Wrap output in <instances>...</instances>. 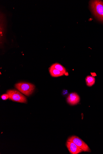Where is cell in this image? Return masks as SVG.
<instances>
[{"label":"cell","mask_w":103,"mask_h":154,"mask_svg":"<svg viewBox=\"0 0 103 154\" xmlns=\"http://www.w3.org/2000/svg\"><path fill=\"white\" fill-rule=\"evenodd\" d=\"M90 5L94 15L99 20L103 22V2L92 1Z\"/></svg>","instance_id":"6da1fadb"},{"label":"cell","mask_w":103,"mask_h":154,"mask_svg":"<svg viewBox=\"0 0 103 154\" xmlns=\"http://www.w3.org/2000/svg\"><path fill=\"white\" fill-rule=\"evenodd\" d=\"M15 87L20 92L27 96H30L33 93L35 86L31 83L22 82L16 84Z\"/></svg>","instance_id":"7a4b0ae2"},{"label":"cell","mask_w":103,"mask_h":154,"mask_svg":"<svg viewBox=\"0 0 103 154\" xmlns=\"http://www.w3.org/2000/svg\"><path fill=\"white\" fill-rule=\"evenodd\" d=\"M7 94L9 95V99L13 101L23 103H26L27 102L25 96L17 90H8L7 91Z\"/></svg>","instance_id":"3957f363"},{"label":"cell","mask_w":103,"mask_h":154,"mask_svg":"<svg viewBox=\"0 0 103 154\" xmlns=\"http://www.w3.org/2000/svg\"><path fill=\"white\" fill-rule=\"evenodd\" d=\"M67 141L75 143L79 147L82 149L83 151L88 152H91L89 146L81 139L77 136H73L70 137L68 139Z\"/></svg>","instance_id":"277c9868"},{"label":"cell","mask_w":103,"mask_h":154,"mask_svg":"<svg viewBox=\"0 0 103 154\" xmlns=\"http://www.w3.org/2000/svg\"><path fill=\"white\" fill-rule=\"evenodd\" d=\"M67 147L71 154H78L83 152V150L75 143L69 141L66 142Z\"/></svg>","instance_id":"5b68a950"},{"label":"cell","mask_w":103,"mask_h":154,"mask_svg":"<svg viewBox=\"0 0 103 154\" xmlns=\"http://www.w3.org/2000/svg\"><path fill=\"white\" fill-rule=\"evenodd\" d=\"M80 100V97L76 93L70 94L67 98L68 103L72 105L77 104L79 103Z\"/></svg>","instance_id":"8992f818"},{"label":"cell","mask_w":103,"mask_h":154,"mask_svg":"<svg viewBox=\"0 0 103 154\" xmlns=\"http://www.w3.org/2000/svg\"><path fill=\"white\" fill-rule=\"evenodd\" d=\"M50 72L51 75L54 77L62 76L65 74L63 72L51 66L50 68Z\"/></svg>","instance_id":"52a82bcc"},{"label":"cell","mask_w":103,"mask_h":154,"mask_svg":"<svg viewBox=\"0 0 103 154\" xmlns=\"http://www.w3.org/2000/svg\"><path fill=\"white\" fill-rule=\"evenodd\" d=\"M85 80L87 85L88 87H91L94 85L95 79L93 76H88L86 77Z\"/></svg>","instance_id":"ba28073f"},{"label":"cell","mask_w":103,"mask_h":154,"mask_svg":"<svg viewBox=\"0 0 103 154\" xmlns=\"http://www.w3.org/2000/svg\"><path fill=\"white\" fill-rule=\"evenodd\" d=\"M51 67L58 70L61 71L64 74L66 73V69L62 65L59 63H54L53 64Z\"/></svg>","instance_id":"9c48e42d"},{"label":"cell","mask_w":103,"mask_h":154,"mask_svg":"<svg viewBox=\"0 0 103 154\" xmlns=\"http://www.w3.org/2000/svg\"><path fill=\"white\" fill-rule=\"evenodd\" d=\"M1 98L3 100H6L9 99V95L7 94H4L1 96Z\"/></svg>","instance_id":"30bf717a"}]
</instances>
